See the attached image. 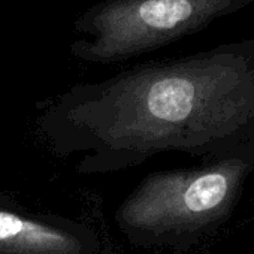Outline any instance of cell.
I'll list each match as a JSON object with an SVG mask.
<instances>
[{
	"mask_svg": "<svg viewBox=\"0 0 254 254\" xmlns=\"http://www.w3.org/2000/svg\"><path fill=\"white\" fill-rule=\"evenodd\" d=\"M39 106V133L78 174L126 171L171 151L229 156L254 139V38L142 63Z\"/></svg>",
	"mask_w": 254,
	"mask_h": 254,
	"instance_id": "6da1fadb",
	"label": "cell"
},
{
	"mask_svg": "<svg viewBox=\"0 0 254 254\" xmlns=\"http://www.w3.org/2000/svg\"><path fill=\"white\" fill-rule=\"evenodd\" d=\"M253 172L254 139L200 166L154 172L123 200L115 221L136 244L187 250L230 220Z\"/></svg>",
	"mask_w": 254,
	"mask_h": 254,
	"instance_id": "7a4b0ae2",
	"label": "cell"
},
{
	"mask_svg": "<svg viewBox=\"0 0 254 254\" xmlns=\"http://www.w3.org/2000/svg\"><path fill=\"white\" fill-rule=\"evenodd\" d=\"M254 0H102L84 11L73 30L84 38L70 44L75 57L117 63L197 33Z\"/></svg>",
	"mask_w": 254,
	"mask_h": 254,
	"instance_id": "3957f363",
	"label": "cell"
},
{
	"mask_svg": "<svg viewBox=\"0 0 254 254\" xmlns=\"http://www.w3.org/2000/svg\"><path fill=\"white\" fill-rule=\"evenodd\" d=\"M0 206V254H99L100 238L88 226Z\"/></svg>",
	"mask_w": 254,
	"mask_h": 254,
	"instance_id": "277c9868",
	"label": "cell"
},
{
	"mask_svg": "<svg viewBox=\"0 0 254 254\" xmlns=\"http://www.w3.org/2000/svg\"><path fill=\"white\" fill-rule=\"evenodd\" d=\"M0 206H18V205H15V202H12L9 197L0 194Z\"/></svg>",
	"mask_w": 254,
	"mask_h": 254,
	"instance_id": "5b68a950",
	"label": "cell"
}]
</instances>
